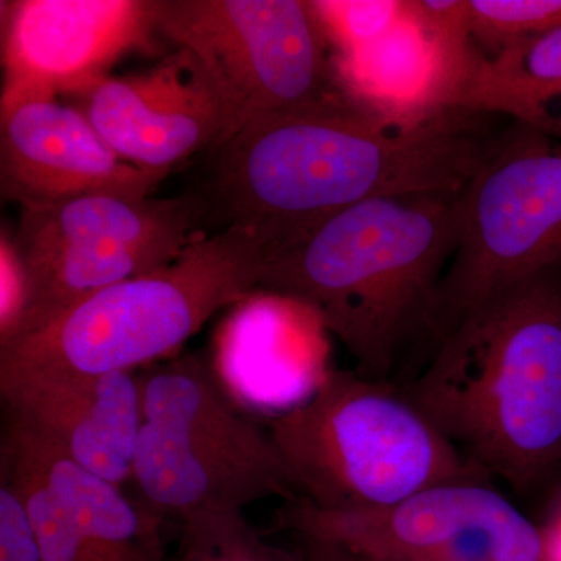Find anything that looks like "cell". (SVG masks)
<instances>
[{
	"label": "cell",
	"mask_w": 561,
	"mask_h": 561,
	"mask_svg": "<svg viewBox=\"0 0 561 561\" xmlns=\"http://www.w3.org/2000/svg\"><path fill=\"white\" fill-rule=\"evenodd\" d=\"M511 125L465 106L382 116L348 92L264 114L206 150L195 228L249 232L267 260L359 203L463 191Z\"/></svg>",
	"instance_id": "obj_1"
},
{
	"label": "cell",
	"mask_w": 561,
	"mask_h": 561,
	"mask_svg": "<svg viewBox=\"0 0 561 561\" xmlns=\"http://www.w3.org/2000/svg\"><path fill=\"white\" fill-rule=\"evenodd\" d=\"M404 390L486 478L540 489L561 470V261L461 321Z\"/></svg>",
	"instance_id": "obj_2"
},
{
	"label": "cell",
	"mask_w": 561,
	"mask_h": 561,
	"mask_svg": "<svg viewBox=\"0 0 561 561\" xmlns=\"http://www.w3.org/2000/svg\"><path fill=\"white\" fill-rule=\"evenodd\" d=\"M463 191L373 198L343 210L267 257L257 290L311 309L359 375L390 381L412 345L432 341Z\"/></svg>",
	"instance_id": "obj_3"
},
{
	"label": "cell",
	"mask_w": 561,
	"mask_h": 561,
	"mask_svg": "<svg viewBox=\"0 0 561 561\" xmlns=\"http://www.w3.org/2000/svg\"><path fill=\"white\" fill-rule=\"evenodd\" d=\"M271 437L300 496L324 511H378L454 481H490L405 390L331 371L273 420Z\"/></svg>",
	"instance_id": "obj_4"
},
{
	"label": "cell",
	"mask_w": 561,
	"mask_h": 561,
	"mask_svg": "<svg viewBox=\"0 0 561 561\" xmlns=\"http://www.w3.org/2000/svg\"><path fill=\"white\" fill-rule=\"evenodd\" d=\"M264 261L249 232L201 236L171 264L113 284L0 346V373L102 375L172 359L217 312L257 290Z\"/></svg>",
	"instance_id": "obj_5"
},
{
	"label": "cell",
	"mask_w": 561,
	"mask_h": 561,
	"mask_svg": "<svg viewBox=\"0 0 561 561\" xmlns=\"http://www.w3.org/2000/svg\"><path fill=\"white\" fill-rule=\"evenodd\" d=\"M139 381L131 485L136 500L164 522L301 497L271 432L232 404L198 354L144 368Z\"/></svg>",
	"instance_id": "obj_6"
},
{
	"label": "cell",
	"mask_w": 561,
	"mask_h": 561,
	"mask_svg": "<svg viewBox=\"0 0 561 561\" xmlns=\"http://www.w3.org/2000/svg\"><path fill=\"white\" fill-rule=\"evenodd\" d=\"M561 261V140L513 121L461 195L459 242L434 313L437 345L519 280Z\"/></svg>",
	"instance_id": "obj_7"
},
{
	"label": "cell",
	"mask_w": 561,
	"mask_h": 561,
	"mask_svg": "<svg viewBox=\"0 0 561 561\" xmlns=\"http://www.w3.org/2000/svg\"><path fill=\"white\" fill-rule=\"evenodd\" d=\"M151 9L154 31L208 73L227 110L228 136L264 114L348 92L312 2L153 0Z\"/></svg>",
	"instance_id": "obj_8"
},
{
	"label": "cell",
	"mask_w": 561,
	"mask_h": 561,
	"mask_svg": "<svg viewBox=\"0 0 561 561\" xmlns=\"http://www.w3.org/2000/svg\"><path fill=\"white\" fill-rule=\"evenodd\" d=\"M273 527L378 561H546L541 527L490 481L438 483L378 511H324L297 497Z\"/></svg>",
	"instance_id": "obj_9"
},
{
	"label": "cell",
	"mask_w": 561,
	"mask_h": 561,
	"mask_svg": "<svg viewBox=\"0 0 561 561\" xmlns=\"http://www.w3.org/2000/svg\"><path fill=\"white\" fill-rule=\"evenodd\" d=\"M20 298L0 343L43 330L113 284L158 271L180 254L153 247L138 210L110 195H84L21 210L9 245Z\"/></svg>",
	"instance_id": "obj_10"
},
{
	"label": "cell",
	"mask_w": 561,
	"mask_h": 561,
	"mask_svg": "<svg viewBox=\"0 0 561 561\" xmlns=\"http://www.w3.org/2000/svg\"><path fill=\"white\" fill-rule=\"evenodd\" d=\"M2 5V98L79 94L157 32L153 0H16Z\"/></svg>",
	"instance_id": "obj_11"
},
{
	"label": "cell",
	"mask_w": 561,
	"mask_h": 561,
	"mask_svg": "<svg viewBox=\"0 0 561 561\" xmlns=\"http://www.w3.org/2000/svg\"><path fill=\"white\" fill-rule=\"evenodd\" d=\"M73 98L122 160L164 176L230 133L219 92L184 49L138 76L105 77Z\"/></svg>",
	"instance_id": "obj_12"
},
{
	"label": "cell",
	"mask_w": 561,
	"mask_h": 561,
	"mask_svg": "<svg viewBox=\"0 0 561 561\" xmlns=\"http://www.w3.org/2000/svg\"><path fill=\"white\" fill-rule=\"evenodd\" d=\"M122 160L79 108L49 95L0 99V192L18 206L92 194L149 198L164 180Z\"/></svg>",
	"instance_id": "obj_13"
},
{
	"label": "cell",
	"mask_w": 561,
	"mask_h": 561,
	"mask_svg": "<svg viewBox=\"0 0 561 561\" xmlns=\"http://www.w3.org/2000/svg\"><path fill=\"white\" fill-rule=\"evenodd\" d=\"M0 391L11 416L69 459L122 489L131 483L142 419L139 371L0 373Z\"/></svg>",
	"instance_id": "obj_14"
},
{
	"label": "cell",
	"mask_w": 561,
	"mask_h": 561,
	"mask_svg": "<svg viewBox=\"0 0 561 561\" xmlns=\"http://www.w3.org/2000/svg\"><path fill=\"white\" fill-rule=\"evenodd\" d=\"M2 448L38 476L99 561H171L162 538L164 519L122 486L69 459L24 421L11 416Z\"/></svg>",
	"instance_id": "obj_15"
},
{
	"label": "cell",
	"mask_w": 561,
	"mask_h": 561,
	"mask_svg": "<svg viewBox=\"0 0 561 561\" xmlns=\"http://www.w3.org/2000/svg\"><path fill=\"white\" fill-rule=\"evenodd\" d=\"M345 90L382 116L415 117L451 106V84L437 44L409 14L393 28L335 57Z\"/></svg>",
	"instance_id": "obj_16"
},
{
	"label": "cell",
	"mask_w": 561,
	"mask_h": 561,
	"mask_svg": "<svg viewBox=\"0 0 561 561\" xmlns=\"http://www.w3.org/2000/svg\"><path fill=\"white\" fill-rule=\"evenodd\" d=\"M460 106L501 114L561 140V24L497 57H483Z\"/></svg>",
	"instance_id": "obj_17"
},
{
	"label": "cell",
	"mask_w": 561,
	"mask_h": 561,
	"mask_svg": "<svg viewBox=\"0 0 561 561\" xmlns=\"http://www.w3.org/2000/svg\"><path fill=\"white\" fill-rule=\"evenodd\" d=\"M171 561H308L302 549L280 548L247 522L243 513L203 512L180 522Z\"/></svg>",
	"instance_id": "obj_18"
},
{
	"label": "cell",
	"mask_w": 561,
	"mask_h": 561,
	"mask_svg": "<svg viewBox=\"0 0 561 561\" xmlns=\"http://www.w3.org/2000/svg\"><path fill=\"white\" fill-rule=\"evenodd\" d=\"M561 24V0H470V32L486 58L515 49Z\"/></svg>",
	"instance_id": "obj_19"
},
{
	"label": "cell",
	"mask_w": 561,
	"mask_h": 561,
	"mask_svg": "<svg viewBox=\"0 0 561 561\" xmlns=\"http://www.w3.org/2000/svg\"><path fill=\"white\" fill-rule=\"evenodd\" d=\"M312 5L334 57L379 38L409 14V0H320Z\"/></svg>",
	"instance_id": "obj_20"
},
{
	"label": "cell",
	"mask_w": 561,
	"mask_h": 561,
	"mask_svg": "<svg viewBox=\"0 0 561 561\" xmlns=\"http://www.w3.org/2000/svg\"><path fill=\"white\" fill-rule=\"evenodd\" d=\"M0 561H43L27 502L3 467L0 483Z\"/></svg>",
	"instance_id": "obj_21"
},
{
	"label": "cell",
	"mask_w": 561,
	"mask_h": 561,
	"mask_svg": "<svg viewBox=\"0 0 561 561\" xmlns=\"http://www.w3.org/2000/svg\"><path fill=\"white\" fill-rule=\"evenodd\" d=\"M300 540L302 552L308 561H378L332 542L316 540V538H300Z\"/></svg>",
	"instance_id": "obj_22"
},
{
	"label": "cell",
	"mask_w": 561,
	"mask_h": 561,
	"mask_svg": "<svg viewBox=\"0 0 561 561\" xmlns=\"http://www.w3.org/2000/svg\"><path fill=\"white\" fill-rule=\"evenodd\" d=\"M541 530L545 538L546 561H561V500Z\"/></svg>",
	"instance_id": "obj_23"
}]
</instances>
